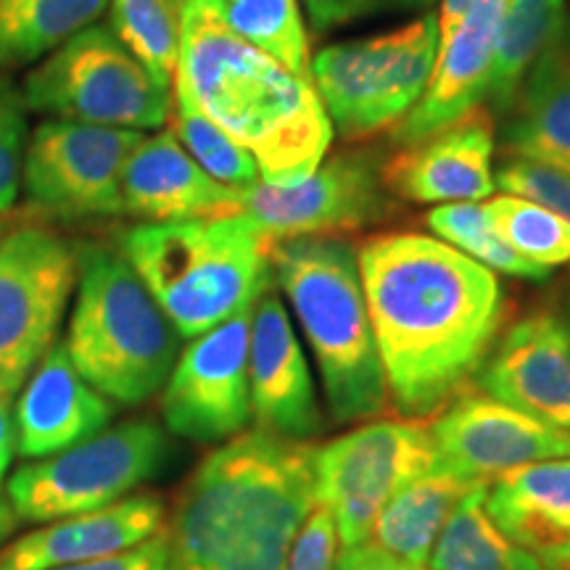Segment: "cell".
Returning a JSON list of instances; mask_svg holds the SVG:
<instances>
[{"instance_id":"cell-1","label":"cell","mask_w":570,"mask_h":570,"mask_svg":"<svg viewBox=\"0 0 570 570\" xmlns=\"http://www.w3.org/2000/svg\"><path fill=\"white\" fill-rule=\"evenodd\" d=\"M389 407L425 420L475 381L504 323L489 267L423 233L373 235L356 252Z\"/></svg>"},{"instance_id":"cell-2","label":"cell","mask_w":570,"mask_h":570,"mask_svg":"<svg viewBox=\"0 0 570 570\" xmlns=\"http://www.w3.org/2000/svg\"><path fill=\"white\" fill-rule=\"evenodd\" d=\"M312 452L252 428L206 454L164 529L173 570H285L315 508Z\"/></svg>"},{"instance_id":"cell-3","label":"cell","mask_w":570,"mask_h":570,"mask_svg":"<svg viewBox=\"0 0 570 570\" xmlns=\"http://www.w3.org/2000/svg\"><path fill=\"white\" fill-rule=\"evenodd\" d=\"M173 90L254 156L265 185L306 180L333 142L315 85L235 35L219 0L185 3Z\"/></svg>"},{"instance_id":"cell-4","label":"cell","mask_w":570,"mask_h":570,"mask_svg":"<svg viewBox=\"0 0 570 570\" xmlns=\"http://www.w3.org/2000/svg\"><path fill=\"white\" fill-rule=\"evenodd\" d=\"M275 240L248 214L140 223L122 254L183 338H196L254 306L273 283Z\"/></svg>"},{"instance_id":"cell-5","label":"cell","mask_w":570,"mask_h":570,"mask_svg":"<svg viewBox=\"0 0 570 570\" xmlns=\"http://www.w3.org/2000/svg\"><path fill=\"white\" fill-rule=\"evenodd\" d=\"M269 265L315 354L333 420L356 423L386 412V377L354 248L333 235H298L277 240Z\"/></svg>"},{"instance_id":"cell-6","label":"cell","mask_w":570,"mask_h":570,"mask_svg":"<svg viewBox=\"0 0 570 570\" xmlns=\"http://www.w3.org/2000/svg\"><path fill=\"white\" fill-rule=\"evenodd\" d=\"M180 333L122 254L77 248V294L67 354L85 381L114 404L159 394L180 356Z\"/></svg>"},{"instance_id":"cell-7","label":"cell","mask_w":570,"mask_h":570,"mask_svg":"<svg viewBox=\"0 0 570 570\" xmlns=\"http://www.w3.org/2000/svg\"><path fill=\"white\" fill-rule=\"evenodd\" d=\"M21 96L27 111L48 119L119 130H156L173 114V90L104 24L85 27L35 63Z\"/></svg>"},{"instance_id":"cell-8","label":"cell","mask_w":570,"mask_h":570,"mask_svg":"<svg viewBox=\"0 0 570 570\" xmlns=\"http://www.w3.org/2000/svg\"><path fill=\"white\" fill-rule=\"evenodd\" d=\"M439 56V17L428 13L375 38L327 46L312 85L333 130L348 142L396 127L420 101Z\"/></svg>"},{"instance_id":"cell-9","label":"cell","mask_w":570,"mask_h":570,"mask_svg":"<svg viewBox=\"0 0 570 570\" xmlns=\"http://www.w3.org/2000/svg\"><path fill=\"white\" fill-rule=\"evenodd\" d=\"M169 441L154 420H127L82 444L13 470L6 497L24 523L80 515L130 497L164 468Z\"/></svg>"},{"instance_id":"cell-10","label":"cell","mask_w":570,"mask_h":570,"mask_svg":"<svg viewBox=\"0 0 570 570\" xmlns=\"http://www.w3.org/2000/svg\"><path fill=\"white\" fill-rule=\"evenodd\" d=\"M439 465L431 425L423 420H373L315 446V502L333 515L341 547L362 544L383 504Z\"/></svg>"},{"instance_id":"cell-11","label":"cell","mask_w":570,"mask_h":570,"mask_svg":"<svg viewBox=\"0 0 570 570\" xmlns=\"http://www.w3.org/2000/svg\"><path fill=\"white\" fill-rule=\"evenodd\" d=\"M77 248L42 225L0 235V396L13 399L59 338Z\"/></svg>"},{"instance_id":"cell-12","label":"cell","mask_w":570,"mask_h":570,"mask_svg":"<svg viewBox=\"0 0 570 570\" xmlns=\"http://www.w3.org/2000/svg\"><path fill=\"white\" fill-rule=\"evenodd\" d=\"M140 140L138 130L46 119L24 146V198L59 219L122 214V173Z\"/></svg>"},{"instance_id":"cell-13","label":"cell","mask_w":570,"mask_h":570,"mask_svg":"<svg viewBox=\"0 0 570 570\" xmlns=\"http://www.w3.org/2000/svg\"><path fill=\"white\" fill-rule=\"evenodd\" d=\"M252 309L212 327L177 356L161 389V417L175 436L198 444H223L246 431L252 420L248 344Z\"/></svg>"},{"instance_id":"cell-14","label":"cell","mask_w":570,"mask_h":570,"mask_svg":"<svg viewBox=\"0 0 570 570\" xmlns=\"http://www.w3.org/2000/svg\"><path fill=\"white\" fill-rule=\"evenodd\" d=\"M394 209L381 180V164L370 154H338L294 185L256 183L240 190V212L269 238L333 235L375 225Z\"/></svg>"},{"instance_id":"cell-15","label":"cell","mask_w":570,"mask_h":570,"mask_svg":"<svg viewBox=\"0 0 570 570\" xmlns=\"http://www.w3.org/2000/svg\"><path fill=\"white\" fill-rule=\"evenodd\" d=\"M431 436L441 465L470 481L489 483L531 462L570 458V431L470 386L433 415Z\"/></svg>"},{"instance_id":"cell-16","label":"cell","mask_w":570,"mask_h":570,"mask_svg":"<svg viewBox=\"0 0 570 570\" xmlns=\"http://www.w3.org/2000/svg\"><path fill=\"white\" fill-rule=\"evenodd\" d=\"M483 394L570 431V331L552 309L518 317L475 375Z\"/></svg>"},{"instance_id":"cell-17","label":"cell","mask_w":570,"mask_h":570,"mask_svg":"<svg viewBox=\"0 0 570 570\" xmlns=\"http://www.w3.org/2000/svg\"><path fill=\"white\" fill-rule=\"evenodd\" d=\"M248 394L259 431L291 441H309L323 431L315 377L298 344L288 309L275 291H265L252 309Z\"/></svg>"},{"instance_id":"cell-18","label":"cell","mask_w":570,"mask_h":570,"mask_svg":"<svg viewBox=\"0 0 570 570\" xmlns=\"http://www.w3.org/2000/svg\"><path fill=\"white\" fill-rule=\"evenodd\" d=\"M491 154V111L475 106L446 130L399 148L381 164V180L391 196L412 204L483 202L497 190Z\"/></svg>"},{"instance_id":"cell-19","label":"cell","mask_w":570,"mask_h":570,"mask_svg":"<svg viewBox=\"0 0 570 570\" xmlns=\"http://www.w3.org/2000/svg\"><path fill=\"white\" fill-rule=\"evenodd\" d=\"M159 494H130L109 508L40 523L0 550V570H51L127 552L164 531Z\"/></svg>"},{"instance_id":"cell-20","label":"cell","mask_w":570,"mask_h":570,"mask_svg":"<svg viewBox=\"0 0 570 570\" xmlns=\"http://www.w3.org/2000/svg\"><path fill=\"white\" fill-rule=\"evenodd\" d=\"M504 6L508 0H479L460 21L458 30L446 40H439V56L423 96L394 127L399 146L431 138L465 117L470 109L481 106L487 98Z\"/></svg>"},{"instance_id":"cell-21","label":"cell","mask_w":570,"mask_h":570,"mask_svg":"<svg viewBox=\"0 0 570 570\" xmlns=\"http://www.w3.org/2000/svg\"><path fill=\"white\" fill-rule=\"evenodd\" d=\"M114 412V402L77 373L63 341H56L21 386L13 412L17 454L42 460L82 444L109 428Z\"/></svg>"},{"instance_id":"cell-22","label":"cell","mask_w":570,"mask_h":570,"mask_svg":"<svg viewBox=\"0 0 570 570\" xmlns=\"http://www.w3.org/2000/svg\"><path fill=\"white\" fill-rule=\"evenodd\" d=\"M122 214L142 223H177L240 214V190L204 173L173 130L142 135L122 173Z\"/></svg>"},{"instance_id":"cell-23","label":"cell","mask_w":570,"mask_h":570,"mask_svg":"<svg viewBox=\"0 0 570 570\" xmlns=\"http://www.w3.org/2000/svg\"><path fill=\"white\" fill-rule=\"evenodd\" d=\"M487 510L544 570L570 566V458L531 462L491 479Z\"/></svg>"},{"instance_id":"cell-24","label":"cell","mask_w":570,"mask_h":570,"mask_svg":"<svg viewBox=\"0 0 570 570\" xmlns=\"http://www.w3.org/2000/svg\"><path fill=\"white\" fill-rule=\"evenodd\" d=\"M504 151L570 173V32L562 24L520 82L502 130Z\"/></svg>"},{"instance_id":"cell-25","label":"cell","mask_w":570,"mask_h":570,"mask_svg":"<svg viewBox=\"0 0 570 570\" xmlns=\"http://www.w3.org/2000/svg\"><path fill=\"white\" fill-rule=\"evenodd\" d=\"M479 483L487 481L462 479L444 465L428 470L383 504L367 541L415 566H428L433 544L449 515L458 508L460 499Z\"/></svg>"},{"instance_id":"cell-26","label":"cell","mask_w":570,"mask_h":570,"mask_svg":"<svg viewBox=\"0 0 570 570\" xmlns=\"http://www.w3.org/2000/svg\"><path fill=\"white\" fill-rule=\"evenodd\" d=\"M111 0H0V75L35 67L85 27Z\"/></svg>"},{"instance_id":"cell-27","label":"cell","mask_w":570,"mask_h":570,"mask_svg":"<svg viewBox=\"0 0 570 570\" xmlns=\"http://www.w3.org/2000/svg\"><path fill=\"white\" fill-rule=\"evenodd\" d=\"M487 487L479 483L460 499L433 544L431 570H544L494 523L487 510Z\"/></svg>"},{"instance_id":"cell-28","label":"cell","mask_w":570,"mask_h":570,"mask_svg":"<svg viewBox=\"0 0 570 570\" xmlns=\"http://www.w3.org/2000/svg\"><path fill=\"white\" fill-rule=\"evenodd\" d=\"M566 24V0H508L497 32L487 101L508 111L533 61Z\"/></svg>"},{"instance_id":"cell-29","label":"cell","mask_w":570,"mask_h":570,"mask_svg":"<svg viewBox=\"0 0 570 570\" xmlns=\"http://www.w3.org/2000/svg\"><path fill=\"white\" fill-rule=\"evenodd\" d=\"M188 0H111V32L122 46L173 90L180 56L183 11Z\"/></svg>"},{"instance_id":"cell-30","label":"cell","mask_w":570,"mask_h":570,"mask_svg":"<svg viewBox=\"0 0 570 570\" xmlns=\"http://www.w3.org/2000/svg\"><path fill=\"white\" fill-rule=\"evenodd\" d=\"M225 21L254 48L312 82V53L298 0H219Z\"/></svg>"},{"instance_id":"cell-31","label":"cell","mask_w":570,"mask_h":570,"mask_svg":"<svg viewBox=\"0 0 570 570\" xmlns=\"http://www.w3.org/2000/svg\"><path fill=\"white\" fill-rule=\"evenodd\" d=\"M425 225L444 244L468 254L479 265L489 267L491 273H502L520 281H547L550 269L533 265L499 238V233L487 217V209L479 202L441 204L428 212Z\"/></svg>"},{"instance_id":"cell-32","label":"cell","mask_w":570,"mask_h":570,"mask_svg":"<svg viewBox=\"0 0 570 570\" xmlns=\"http://www.w3.org/2000/svg\"><path fill=\"white\" fill-rule=\"evenodd\" d=\"M169 119H173V132L180 146L214 180L235 190H246L259 183V167H256L254 156L238 140H233L223 127L214 125L180 90H173Z\"/></svg>"},{"instance_id":"cell-33","label":"cell","mask_w":570,"mask_h":570,"mask_svg":"<svg viewBox=\"0 0 570 570\" xmlns=\"http://www.w3.org/2000/svg\"><path fill=\"white\" fill-rule=\"evenodd\" d=\"M483 209L499 238L523 259L547 269L570 262V223L560 214L510 194L489 198Z\"/></svg>"},{"instance_id":"cell-34","label":"cell","mask_w":570,"mask_h":570,"mask_svg":"<svg viewBox=\"0 0 570 570\" xmlns=\"http://www.w3.org/2000/svg\"><path fill=\"white\" fill-rule=\"evenodd\" d=\"M27 138L30 130H27L24 96L9 80V75H0V214L9 212L19 198Z\"/></svg>"},{"instance_id":"cell-35","label":"cell","mask_w":570,"mask_h":570,"mask_svg":"<svg viewBox=\"0 0 570 570\" xmlns=\"http://www.w3.org/2000/svg\"><path fill=\"white\" fill-rule=\"evenodd\" d=\"M494 183L504 194L529 198L533 204H541L544 209L560 214L570 223V173L568 169L552 167L531 159H518L512 156L502 164Z\"/></svg>"},{"instance_id":"cell-36","label":"cell","mask_w":570,"mask_h":570,"mask_svg":"<svg viewBox=\"0 0 570 570\" xmlns=\"http://www.w3.org/2000/svg\"><path fill=\"white\" fill-rule=\"evenodd\" d=\"M338 533L327 508L315 502L291 544L285 570H336Z\"/></svg>"},{"instance_id":"cell-37","label":"cell","mask_w":570,"mask_h":570,"mask_svg":"<svg viewBox=\"0 0 570 570\" xmlns=\"http://www.w3.org/2000/svg\"><path fill=\"white\" fill-rule=\"evenodd\" d=\"M431 3L433 0H304V9L312 30L323 35L354 24L360 19L377 17V13L420 11Z\"/></svg>"},{"instance_id":"cell-38","label":"cell","mask_w":570,"mask_h":570,"mask_svg":"<svg viewBox=\"0 0 570 570\" xmlns=\"http://www.w3.org/2000/svg\"><path fill=\"white\" fill-rule=\"evenodd\" d=\"M51 570H173V558H169L167 533H156L154 539L142 541L132 550L111 554V558L80 562V566L51 568Z\"/></svg>"},{"instance_id":"cell-39","label":"cell","mask_w":570,"mask_h":570,"mask_svg":"<svg viewBox=\"0 0 570 570\" xmlns=\"http://www.w3.org/2000/svg\"><path fill=\"white\" fill-rule=\"evenodd\" d=\"M336 570H431L428 566H415L381 547L362 541L354 547H341L336 558Z\"/></svg>"},{"instance_id":"cell-40","label":"cell","mask_w":570,"mask_h":570,"mask_svg":"<svg viewBox=\"0 0 570 570\" xmlns=\"http://www.w3.org/2000/svg\"><path fill=\"white\" fill-rule=\"evenodd\" d=\"M13 454H17V423H13L11 399L0 396V483L6 481Z\"/></svg>"},{"instance_id":"cell-41","label":"cell","mask_w":570,"mask_h":570,"mask_svg":"<svg viewBox=\"0 0 570 570\" xmlns=\"http://www.w3.org/2000/svg\"><path fill=\"white\" fill-rule=\"evenodd\" d=\"M479 0H441V13H439V40H446L449 35L460 27V21L465 19V13L473 9Z\"/></svg>"},{"instance_id":"cell-42","label":"cell","mask_w":570,"mask_h":570,"mask_svg":"<svg viewBox=\"0 0 570 570\" xmlns=\"http://www.w3.org/2000/svg\"><path fill=\"white\" fill-rule=\"evenodd\" d=\"M13 525H17V518H13L9 502H3V499H0V541L9 537V533L13 531Z\"/></svg>"},{"instance_id":"cell-43","label":"cell","mask_w":570,"mask_h":570,"mask_svg":"<svg viewBox=\"0 0 570 570\" xmlns=\"http://www.w3.org/2000/svg\"><path fill=\"white\" fill-rule=\"evenodd\" d=\"M560 570H570V566H566V568H560Z\"/></svg>"},{"instance_id":"cell-44","label":"cell","mask_w":570,"mask_h":570,"mask_svg":"<svg viewBox=\"0 0 570 570\" xmlns=\"http://www.w3.org/2000/svg\"><path fill=\"white\" fill-rule=\"evenodd\" d=\"M568 331H570V325H568Z\"/></svg>"}]
</instances>
